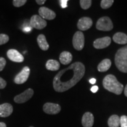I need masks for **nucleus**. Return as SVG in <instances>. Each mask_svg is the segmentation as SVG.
<instances>
[{"instance_id": "10", "label": "nucleus", "mask_w": 127, "mask_h": 127, "mask_svg": "<svg viewBox=\"0 0 127 127\" xmlns=\"http://www.w3.org/2000/svg\"><path fill=\"white\" fill-rule=\"evenodd\" d=\"M38 12L39 16L44 20H52L56 17V14L55 13V12L45 7L39 8Z\"/></svg>"}, {"instance_id": "21", "label": "nucleus", "mask_w": 127, "mask_h": 127, "mask_svg": "<svg viewBox=\"0 0 127 127\" xmlns=\"http://www.w3.org/2000/svg\"><path fill=\"white\" fill-rule=\"evenodd\" d=\"M109 127H119L120 125V118L117 115H112L108 120Z\"/></svg>"}, {"instance_id": "12", "label": "nucleus", "mask_w": 127, "mask_h": 127, "mask_svg": "<svg viewBox=\"0 0 127 127\" xmlns=\"http://www.w3.org/2000/svg\"><path fill=\"white\" fill-rule=\"evenodd\" d=\"M93 20L89 17H84L80 18L77 23V27L81 31H86L93 25Z\"/></svg>"}, {"instance_id": "7", "label": "nucleus", "mask_w": 127, "mask_h": 127, "mask_svg": "<svg viewBox=\"0 0 127 127\" xmlns=\"http://www.w3.org/2000/svg\"><path fill=\"white\" fill-rule=\"evenodd\" d=\"M34 95V90L31 88H28L23 93L20 94L14 98V101L18 104H23L31 99Z\"/></svg>"}, {"instance_id": "19", "label": "nucleus", "mask_w": 127, "mask_h": 127, "mask_svg": "<svg viewBox=\"0 0 127 127\" xmlns=\"http://www.w3.org/2000/svg\"><path fill=\"white\" fill-rule=\"evenodd\" d=\"M45 66L48 70L55 71L59 69L60 67V64L57 60H49L46 63Z\"/></svg>"}, {"instance_id": "18", "label": "nucleus", "mask_w": 127, "mask_h": 127, "mask_svg": "<svg viewBox=\"0 0 127 127\" xmlns=\"http://www.w3.org/2000/svg\"><path fill=\"white\" fill-rule=\"evenodd\" d=\"M37 42L40 48L43 51H47L49 49V44L44 35L40 34L37 37Z\"/></svg>"}, {"instance_id": "27", "label": "nucleus", "mask_w": 127, "mask_h": 127, "mask_svg": "<svg viewBox=\"0 0 127 127\" xmlns=\"http://www.w3.org/2000/svg\"><path fill=\"white\" fill-rule=\"evenodd\" d=\"M6 65V60L3 57H0V71H2Z\"/></svg>"}, {"instance_id": "20", "label": "nucleus", "mask_w": 127, "mask_h": 127, "mask_svg": "<svg viewBox=\"0 0 127 127\" xmlns=\"http://www.w3.org/2000/svg\"><path fill=\"white\" fill-rule=\"evenodd\" d=\"M111 61L109 59H105L98 64L97 69L99 72H106L110 68Z\"/></svg>"}, {"instance_id": "22", "label": "nucleus", "mask_w": 127, "mask_h": 127, "mask_svg": "<svg viewBox=\"0 0 127 127\" xmlns=\"http://www.w3.org/2000/svg\"><path fill=\"white\" fill-rule=\"evenodd\" d=\"M114 0H102L101 1V7L102 9H108L112 5Z\"/></svg>"}, {"instance_id": "34", "label": "nucleus", "mask_w": 127, "mask_h": 127, "mask_svg": "<svg viewBox=\"0 0 127 127\" xmlns=\"http://www.w3.org/2000/svg\"><path fill=\"white\" fill-rule=\"evenodd\" d=\"M0 127H7V125H6V124L4 123L1 122L0 123Z\"/></svg>"}, {"instance_id": "16", "label": "nucleus", "mask_w": 127, "mask_h": 127, "mask_svg": "<svg viewBox=\"0 0 127 127\" xmlns=\"http://www.w3.org/2000/svg\"><path fill=\"white\" fill-rule=\"evenodd\" d=\"M113 41L118 44H127V35L123 32H117L114 35Z\"/></svg>"}, {"instance_id": "30", "label": "nucleus", "mask_w": 127, "mask_h": 127, "mask_svg": "<svg viewBox=\"0 0 127 127\" xmlns=\"http://www.w3.org/2000/svg\"><path fill=\"white\" fill-rule=\"evenodd\" d=\"M98 90V87L96 86V85H94V86L92 87L91 88V91L92 93H96Z\"/></svg>"}, {"instance_id": "17", "label": "nucleus", "mask_w": 127, "mask_h": 127, "mask_svg": "<svg viewBox=\"0 0 127 127\" xmlns=\"http://www.w3.org/2000/svg\"><path fill=\"white\" fill-rule=\"evenodd\" d=\"M72 60V55L68 51H63L60 55V61L64 65H67L71 63Z\"/></svg>"}, {"instance_id": "9", "label": "nucleus", "mask_w": 127, "mask_h": 127, "mask_svg": "<svg viewBox=\"0 0 127 127\" xmlns=\"http://www.w3.org/2000/svg\"><path fill=\"white\" fill-rule=\"evenodd\" d=\"M61 108L60 105L54 103L47 102L44 105L43 110L44 112L50 115H55L61 111Z\"/></svg>"}, {"instance_id": "23", "label": "nucleus", "mask_w": 127, "mask_h": 127, "mask_svg": "<svg viewBox=\"0 0 127 127\" xmlns=\"http://www.w3.org/2000/svg\"><path fill=\"white\" fill-rule=\"evenodd\" d=\"M80 5L83 9H87L90 8L92 4L91 0H81L79 1Z\"/></svg>"}, {"instance_id": "1", "label": "nucleus", "mask_w": 127, "mask_h": 127, "mask_svg": "<svg viewBox=\"0 0 127 127\" xmlns=\"http://www.w3.org/2000/svg\"><path fill=\"white\" fill-rule=\"evenodd\" d=\"M85 66L80 62H75L68 67L60 71L53 79V87L55 91L63 93L72 88L83 78Z\"/></svg>"}, {"instance_id": "31", "label": "nucleus", "mask_w": 127, "mask_h": 127, "mask_svg": "<svg viewBox=\"0 0 127 127\" xmlns=\"http://www.w3.org/2000/svg\"><path fill=\"white\" fill-rule=\"evenodd\" d=\"M32 27L31 26V25H30V26H28V27H27L26 28H24L23 29V31H24V32H28V31H30L31 30V29H32Z\"/></svg>"}, {"instance_id": "25", "label": "nucleus", "mask_w": 127, "mask_h": 127, "mask_svg": "<svg viewBox=\"0 0 127 127\" xmlns=\"http://www.w3.org/2000/svg\"><path fill=\"white\" fill-rule=\"evenodd\" d=\"M27 2V0H14L13 5L15 7H20L23 6Z\"/></svg>"}, {"instance_id": "32", "label": "nucleus", "mask_w": 127, "mask_h": 127, "mask_svg": "<svg viewBox=\"0 0 127 127\" xmlns=\"http://www.w3.org/2000/svg\"><path fill=\"white\" fill-rule=\"evenodd\" d=\"M46 2L45 0H36V2L38 5H42Z\"/></svg>"}, {"instance_id": "3", "label": "nucleus", "mask_w": 127, "mask_h": 127, "mask_svg": "<svg viewBox=\"0 0 127 127\" xmlns=\"http://www.w3.org/2000/svg\"><path fill=\"white\" fill-rule=\"evenodd\" d=\"M115 64L119 71L127 73V45L117 51L115 56Z\"/></svg>"}, {"instance_id": "15", "label": "nucleus", "mask_w": 127, "mask_h": 127, "mask_svg": "<svg viewBox=\"0 0 127 127\" xmlns=\"http://www.w3.org/2000/svg\"><path fill=\"white\" fill-rule=\"evenodd\" d=\"M94 118L93 114L87 112L84 114L82 118V125L84 127H92L93 126Z\"/></svg>"}, {"instance_id": "8", "label": "nucleus", "mask_w": 127, "mask_h": 127, "mask_svg": "<svg viewBox=\"0 0 127 127\" xmlns=\"http://www.w3.org/2000/svg\"><path fill=\"white\" fill-rule=\"evenodd\" d=\"M30 74V69L28 66H25L21 71L15 76L14 82L17 84H22L25 83L28 80Z\"/></svg>"}, {"instance_id": "4", "label": "nucleus", "mask_w": 127, "mask_h": 127, "mask_svg": "<svg viewBox=\"0 0 127 127\" xmlns=\"http://www.w3.org/2000/svg\"><path fill=\"white\" fill-rule=\"evenodd\" d=\"M113 24L109 17H102L100 18L96 24V29L99 31H109L113 28Z\"/></svg>"}, {"instance_id": "24", "label": "nucleus", "mask_w": 127, "mask_h": 127, "mask_svg": "<svg viewBox=\"0 0 127 127\" xmlns=\"http://www.w3.org/2000/svg\"><path fill=\"white\" fill-rule=\"evenodd\" d=\"M9 36L6 34H0V45L6 44L8 42Z\"/></svg>"}, {"instance_id": "33", "label": "nucleus", "mask_w": 127, "mask_h": 127, "mask_svg": "<svg viewBox=\"0 0 127 127\" xmlns=\"http://www.w3.org/2000/svg\"><path fill=\"white\" fill-rule=\"evenodd\" d=\"M96 79H95V78H91L90 79V84H95V83H96Z\"/></svg>"}, {"instance_id": "26", "label": "nucleus", "mask_w": 127, "mask_h": 127, "mask_svg": "<svg viewBox=\"0 0 127 127\" xmlns=\"http://www.w3.org/2000/svg\"><path fill=\"white\" fill-rule=\"evenodd\" d=\"M120 125L121 127H127V116L123 115L121 117Z\"/></svg>"}, {"instance_id": "36", "label": "nucleus", "mask_w": 127, "mask_h": 127, "mask_svg": "<svg viewBox=\"0 0 127 127\" xmlns=\"http://www.w3.org/2000/svg\"><path fill=\"white\" fill-rule=\"evenodd\" d=\"M30 127H33V126H30Z\"/></svg>"}, {"instance_id": "29", "label": "nucleus", "mask_w": 127, "mask_h": 127, "mask_svg": "<svg viewBox=\"0 0 127 127\" xmlns=\"http://www.w3.org/2000/svg\"><path fill=\"white\" fill-rule=\"evenodd\" d=\"M67 0H61L60 1V3H61V6L62 8H66L67 7Z\"/></svg>"}, {"instance_id": "11", "label": "nucleus", "mask_w": 127, "mask_h": 127, "mask_svg": "<svg viewBox=\"0 0 127 127\" xmlns=\"http://www.w3.org/2000/svg\"><path fill=\"white\" fill-rule=\"evenodd\" d=\"M111 39L109 36L100 38L95 39L94 42V47L96 49H103L107 48L111 44Z\"/></svg>"}, {"instance_id": "13", "label": "nucleus", "mask_w": 127, "mask_h": 127, "mask_svg": "<svg viewBox=\"0 0 127 127\" xmlns=\"http://www.w3.org/2000/svg\"><path fill=\"white\" fill-rule=\"evenodd\" d=\"M8 58L11 61L15 62V63H22L24 61V58L23 55L20 54L18 51L14 50V49H11L7 51V53Z\"/></svg>"}, {"instance_id": "28", "label": "nucleus", "mask_w": 127, "mask_h": 127, "mask_svg": "<svg viewBox=\"0 0 127 127\" xmlns=\"http://www.w3.org/2000/svg\"><path fill=\"white\" fill-rule=\"evenodd\" d=\"M7 85V82L5 80L0 77V89H4Z\"/></svg>"}, {"instance_id": "35", "label": "nucleus", "mask_w": 127, "mask_h": 127, "mask_svg": "<svg viewBox=\"0 0 127 127\" xmlns=\"http://www.w3.org/2000/svg\"><path fill=\"white\" fill-rule=\"evenodd\" d=\"M124 94L125 96L127 97V85H126V87H125V89H124Z\"/></svg>"}, {"instance_id": "5", "label": "nucleus", "mask_w": 127, "mask_h": 127, "mask_svg": "<svg viewBox=\"0 0 127 127\" xmlns=\"http://www.w3.org/2000/svg\"><path fill=\"white\" fill-rule=\"evenodd\" d=\"M84 44H85V38L83 33L80 31L76 32L73 36V47L75 50L81 51L83 49Z\"/></svg>"}, {"instance_id": "6", "label": "nucleus", "mask_w": 127, "mask_h": 127, "mask_svg": "<svg viewBox=\"0 0 127 127\" xmlns=\"http://www.w3.org/2000/svg\"><path fill=\"white\" fill-rule=\"evenodd\" d=\"M30 23L32 27L37 30L43 29L47 25V21L38 15L32 16Z\"/></svg>"}, {"instance_id": "14", "label": "nucleus", "mask_w": 127, "mask_h": 127, "mask_svg": "<svg viewBox=\"0 0 127 127\" xmlns=\"http://www.w3.org/2000/svg\"><path fill=\"white\" fill-rule=\"evenodd\" d=\"M13 112V107L9 103H4L0 105V117L5 118L11 115Z\"/></svg>"}, {"instance_id": "2", "label": "nucleus", "mask_w": 127, "mask_h": 127, "mask_svg": "<svg viewBox=\"0 0 127 127\" xmlns=\"http://www.w3.org/2000/svg\"><path fill=\"white\" fill-rule=\"evenodd\" d=\"M102 84L105 89L116 95H120L123 93L124 85L121 84L117 80V78L112 74L105 76L103 79Z\"/></svg>"}]
</instances>
